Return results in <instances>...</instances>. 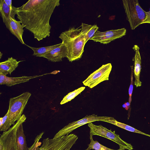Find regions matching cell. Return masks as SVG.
<instances>
[{
    "label": "cell",
    "instance_id": "cell-15",
    "mask_svg": "<svg viewBox=\"0 0 150 150\" xmlns=\"http://www.w3.org/2000/svg\"><path fill=\"white\" fill-rule=\"evenodd\" d=\"M16 7L11 9L5 2L4 0H0V13L3 22L5 24L11 17L15 19Z\"/></svg>",
    "mask_w": 150,
    "mask_h": 150
},
{
    "label": "cell",
    "instance_id": "cell-4",
    "mask_svg": "<svg viewBox=\"0 0 150 150\" xmlns=\"http://www.w3.org/2000/svg\"><path fill=\"white\" fill-rule=\"evenodd\" d=\"M123 7L127 19L132 30H134L141 24L146 18V12L140 6L137 0H123Z\"/></svg>",
    "mask_w": 150,
    "mask_h": 150
},
{
    "label": "cell",
    "instance_id": "cell-11",
    "mask_svg": "<svg viewBox=\"0 0 150 150\" xmlns=\"http://www.w3.org/2000/svg\"><path fill=\"white\" fill-rule=\"evenodd\" d=\"M78 139V136L73 134L58 138L56 143L48 150H63L73 145Z\"/></svg>",
    "mask_w": 150,
    "mask_h": 150
},
{
    "label": "cell",
    "instance_id": "cell-7",
    "mask_svg": "<svg viewBox=\"0 0 150 150\" xmlns=\"http://www.w3.org/2000/svg\"><path fill=\"white\" fill-rule=\"evenodd\" d=\"M112 67L110 63L103 65L83 81L82 82L83 84L92 88L101 82L109 80Z\"/></svg>",
    "mask_w": 150,
    "mask_h": 150
},
{
    "label": "cell",
    "instance_id": "cell-5",
    "mask_svg": "<svg viewBox=\"0 0 150 150\" xmlns=\"http://www.w3.org/2000/svg\"><path fill=\"white\" fill-rule=\"evenodd\" d=\"M90 130V136L94 135L100 136L109 139L117 144L120 147L123 146L129 150H132L133 148L131 144L123 140L119 135L115 133V131H112L101 125H97L92 122L88 124Z\"/></svg>",
    "mask_w": 150,
    "mask_h": 150
},
{
    "label": "cell",
    "instance_id": "cell-1",
    "mask_svg": "<svg viewBox=\"0 0 150 150\" xmlns=\"http://www.w3.org/2000/svg\"><path fill=\"white\" fill-rule=\"evenodd\" d=\"M59 0H29L16 7L18 18L34 38L40 41L50 36L51 26L50 20Z\"/></svg>",
    "mask_w": 150,
    "mask_h": 150
},
{
    "label": "cell",
    "instance_id": "cell-31",
    "mask_svg": "<svg viewBox=\"0 0 150 150\" xmlns=\"http://www.w3.org/2000/svg\"><path fill=\"white\" fill-rule=\"evenodd\" d=\"M72 146H70L69 147L67 148H66L64 149L63 150H70L71 148L72 147Z\"/></svg>",
    "mask_w": 150,
    "mask_h": 150
},
{
    "label": "cell",
    "instance_id": "cell-6",
    "mask_svg": "<svg viewBox=\"0 0 150 150\" xmlns=\"http://www.w3.org/2000/svg\"><path fill=\"white\" fill-rule=\"evenodd\" d=\"M113 117L106 116H99L93 114L91 115H87L83 118L69 123L59 130L54 135L53 139H56L63 136L69 134L73 131L79 127L86 124L96 121L105 122L111 120Z\"/></svg>",
    "mask_w": 150,
    "mask_h": 150
},
{
    "label": "cell",
    "instance_id": "cell-27",
    "mask_svg": "<svg viewBox=\"0 0 150 150\" xmlns=\"http://www.w3.org/2000/svg\"><path fill=\"white\" fill-rule=\"evenodd\" d=\"M146 16L145 19L143 21L142 24L150 23V10L146 12Z\"/></svg>",
    "mask_w": 150,
    "mask_h": 150
},
{
    "label": "cell",
    "instance_id": "cell-10",
    "mask_svg": "<svg viewBox=\"0 0 150 150\" xmlns=\"http://www.w3.org/2000/svg\"><path fill=\"white\" fill-rule=\"evenodd\" d=\"M67 51L65 45L62 42L60 46L45 54L39 55L37 57H43L49 61L53 62L62 61V59L67 57Z\"/></svg>",
    "mask_w": 150,
    "mask_h": 150
},
{
    "label": "cell",
    "instance_id": "cell-17",
    "mask_svg": "<svg viewBox=\"0 0 150 150\" xmlns=\"http://www.w3.org/2000/svg\"><path fill=\"white\" fill-rule=\"evenodd\" d=\"M36 75L32 76H23L21 77H13L6 76V77L5 84L8 86H11L15 85L28 81L31 79L43 76Z\"/></svg>",
    "mask_w": 150,
    "mask_h": 150
},
{
    "label": "cell",
    "instance_id": "cell-32",
    "mask_svg": "<svg viewBox=\"0 0 150 150\" xmlns=\"http://www.w3.org/2000/svg\"><path fill=\"white\" fill-rule=\"evenodd\" d=\"M2 55H3V54L1 52H0V59H1Z\"/></svg>",
    "mask_w": 150,
    "mask_h": 150
},
{
    "label": "cell",
    "instance_id": "cell-8",
    "mask_svg": "<svg viewBox=\"0 0 150 150\" xmlns=\"http://www.w3.org/2000/svg\"><path fill=\"white\" fill-rule=\"evenodd\" d=\"M26 117L22 115L16 122L7 130L4 132L1 135L0 141L3 146V150H17L16 144V133L17 129L22 122H25Z\"/></svg>",
    "mask_w": 150,
    "mask_h": 150
},
{
    "label": "cell",
    "instance_id": "cell-28",
    "mask_svg": "<svg viewBox=\"0 0 150 150\" xmlns=\"http://www.w3.org/2000/svg\"><path fill=\"white\" fill-rule=\"evenodd\" d=\"M4 1L5 3L11 8H13L14 7L12 5V0H4Z\"/></svg>",
    "mask_w": 150,
    "mask_h": 150
},
{
    "label": "cell",
    "instance_id": "cell-30",
    "mask_svg": "<svg viewBox=\"0 0 150 150\" xmlns=\"http://www.w3.org/2000/svg\"><path fill=\"white\" fill-rule=\"evenodd\" d=\"M0 150H3V145L1 141H0Z\"/></svg>",
    "mask_w": 150,
    "mask_h": 150
},
{
    "label": "cell",
    "instance_id": "cell-9",
    "mask_svg": "<svg viewBox=\"0 0 150 150\" xmlns=\"http://www.w3.org/2000/svg\"><path fill=\"white\" fill-rule=\"evenodd\" d=\"M126 32V30L125 28L104 32L97 30L91 40L96 42H99L101 43L107 44L125 36Z\"/></svg>",
    "mask_w": 150,
    "mask_h": 150
},
{
    "label": "cell",
    "instance_id": "cell-25",
    "mask_svg": "<svg viewBox=\"0 0 150 150\" xmlns=\"http://www.w3.org/2000/svg\"><path fill=\"white\" fill-rule=\"evenodd\" d=\"M8 113L7 112L4 117L0 118V129L2 128L6 122L8 117Z\"/></svg>",
    "mask_w": 150,
    "mask_h": 150
},
{
    "label": "cell",
    "instance_id": "cell-16",
    "mask_svg": "<svg viewBox=\"0 0 150 150\" xmlns=\"http://www.w3.org/2000/svg\"><path fill=\"white\" fill-rule=\"evenodd\" d=\"M23 122L18 126L16 133V144L17 150H29L27 146L25 137L23 126Z\"/></svg>",
    "mask_w": 150,
    "mask_h": 150
},
{
    "label": "cell",
    "instance_id": "cell-24",
    "mask_svg": "<svg viewBox=\"0 0 150 150\" xmlns=\"http://www.w3.org/2000/svg\"><path fill=\"white\" fill-rule=\"evenodd\" d=\"M131 82L130 84L129 89V102L130 104L132 101V93L133 87V76L134 75V71L133 66H131Z\"/></svg>",
    "mask_w": 150,
    "mask_h": 150
},
{
    "label": "cell",
    "instance_id": "cell-2",
    "mask_svg": "<svg viewBox=\"0 0 150 150\" xmlns=\"http://www.w3.org/2000/svg\"><path fill=\"white\" fill-rule=\"evenodd\" d=\"M59 38L66 47L67 58L69 62L78 60L81 57L86 43L80 28H71L62 33Z\"/></svg>",
    "mask_w": 150,
    "mask_h": 150
},
{
    "label": "cell",
    "instance_id": "cell-23",
    "mask_svg": "<svg viewBox=\"0 0 150 150\" xmlns=\"http://www.w3.org/2000/svg\"><path fill=\"white\" fill-rule=\"evenodd\" d=\"M58 138L56 139H49L47 138L43 139L42 146L38 150H48L57 141Z\"/></svg>",
    "mask_w": 150,
    "mask_h": 150
},
{
    "label": "cell",
    "instance_id": "cell-26",
    "mask_svg": "<svg viewBox=\"0 0 150 150\" xmlns=\"http://www.w3.org/2000/svg\"><path fill=\"white\" fill-rule=\"evenodd\" d=\"M7 74L0 71V84H5V81Z\"/></svg>",
    "mask_w": 150,
    "mask_h": 150
},
{
    "label": "cell",
    "instance_id": "cell-14",
    "mask_svg": "<svg viewBox=\"0 0 150 150\" xmlns=\"http://www.w3.org/2000/svg\"><path fill=\"white\" fill-rule=\"evenodd\" d=\"M23 61H18L12 57L8 58L7 60L0 63V71L11 74L18 67L19 63Z\"/></svg>",
    "mask_w": 150,
    "mask_h": 150
},
{
    "label": "cell",
    "instance_id": "cell-12",
    "mask_svg": "<svg viewBox=\"0 0 150 150\" xmlns=\"http://www.w3.org/2000/svg\"><path fill=\"white\" fill-rule=\"evenodd\" d=\"M5 25L11 33L16 36L21 43L26 45L23 39L24 27L21 21H17L10 17L9 19Z\"/></svg>",
    "mask_w": 150,
    "mask_h": 150
},
{
    "label": "cell",
    "instance_id": "cell-13",
    "mask_svg": "<svg viewBox=\"0 0 150 150\" xmlns=\"http://www.w3.org/2000/svg\"><path fill=\"white\" fill-rule=\"evenodd\" d=\"M133 49L135 52L132 60L134 61V76L135 78L134 84L137 87L142 85V82L140 80V76L141 69V59L139 52V48L137 45H134Z\"/></svg>",
    "mask_w": 150,
    "mask_h": 150
},
{
    "label": "cell",
    "instance_id": "cell-3",
    "mask_svg": "<svg viewBox=\"0 0 150 150\" xmlns=\"http://www.w3.org/2000/svg\"><path fill=\"white\" fill-rule=\"evenodd\" d=\"M31 96L30 93L26 92L10 98L8 117L4 126L0 129V131L7 130L11 125H14L15 122L20 118Z\"/></svg>",
    "mask_w": 150,
    "mask_h": 150
},
{
    "label": "cell",
    "instance_id": "cell-19",
    "mask_svg": "<svg viewBox=\"0 0 150 150\" xmlns=\"http://www.w3.org/2000/svg\"><path fill=\"white\" fill-rule=\"evenodd\" d=\"M105 122L114 125L128 131L141 134L150 137V135L148 134H146L143 132L129 125L123 123L119 122L117 121L114 118L112 119L107 120Z\"/></svg>",
    "mask_w": 150,
    "mask_h": 150
},
{
    "label": "cell",
    "instance_id": "cell-18",
    "mask_svg": "<svg viewBox=\"0 0 150 150\" xmlns=\"http://www.w3.org/2000/svg\"><path fill=\"white\" fill-rule=\"evenodd\" d=\"M98 29V27L96 25H92L82 23L81 30L84 35L86 43L91 40Z\"/></svg>",
    "mask_w": 150,
    "mask_h": 150
},
{
    "label": "cell",
    "instance_id": "cell-21",
    "mask_svg": "<svg viewBox=\"0 0 150 150\" xmlns=\"http://www.w3.org/2000/svg\"><path fill=\"white\" fill-rule=\"evenodd\" d=\"M93 136H90V143L88 144L87 148L85 150H90L91 149L95 150H125L127 149L125 147H120L119 149L114 150L108 148L101 144L97 141H94L93 139Z\"/></svg>",
    "mask_w": 150,
    "mask_h": 150
},
{
    "label": "cell",
    "instance_id": "cell-22",
    "mask_svg": "<svg viewBox=\"0 0 150 150\" xmlns=\"http://www.w3.org/2000/svg\"><path fill=\"white\" fill-rule=\"evenodd\" d=\"M85 88V87H81L72 92L69 93L63 98L60 104L62 105L70 101L80 93Z\"/></svg>",
    "mask_w": 150,
    "mask_h": 150
},
{
    "label": "cell",
    "instance_id": "cell-20",
    "mask_svg": "<svg viewBox=\"0 0 150 150\" xmlns=\"http://www.w3.org/2000/svg\"><path fill=\"white\" fill-rule=\"evenodd\" d=\"M62 42L59 44L52 46L39 48L34 47L28 45H26L33 51V55L36 56L39 55L43 54L48 52L51 51L60 46L62 45Z\"/></svg>",
    "mask_w": 150,
    "mask_h": 150
},
{
    "label": "cell",
    "instance_id": "cell-29",
    "mask_svg": "<svg viewBox=\"0 0 150 150\" xmlns=\"http://www.w3.org/2000/svg\"><path fill=\"white\" fill-rule=\"evenodd\" d=\"M125 104L126 107L125 108V109L126 110H127L128 109H129L130 105L129 103V102H127L125 103Z\"/></svg>",
    "mask_w": 150,
    "mask_h": 150
}]
</instances>
